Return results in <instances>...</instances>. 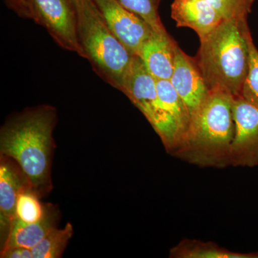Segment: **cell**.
I'll list each match as a JSON object with an SVG mask.
<instances>
[{"mask_svg":"<svg viewBox=\"0 0 258 258\" xmlns=\"http://www.w3.org/2000/svg\"><path fill=\"white\" fill-rule=\"evenodd\" d=\"M56 123L55 108L41 105L10 117L0 132L1 155L20 166L40 198L52 187L51 169L55 147L52 133Z\"/></svg>","mask_w":258,"mask_h":258,"instance_id":"6da1fadb","label":"cell"},{"mask_svg":"<svg viewBox=\"0 0 258 258\" xmlns=\"http://www.w3.org/2000/svg\"><path fill=\"white\" fill-rule=\"evenodd\" d=\"M234 96L221 88L210 90L191 117L187 132L171 155L200 167L230 166L235 134Z\"/></svg>","mask_w":258,"mask_h":258,"instance_id":"7a4b0ae2","label":"cell"},{"mask_svg":"<svg viewBox=\"0 0 258 258\" xmlns=\"http://www.w3.org/2000/svg\"><path fill=\"white\" fill-rule=\"evenodd\" d=\"M250 34L247 19H225L200 39L195 58L209 89L240 96L249 71Z\"/></svg>","mask_w":258,"mask_h":258,"instance_id":"3957f363","label":"cell"},{"mask_svg":"<svg viewBox=\"0 0 258 258\" xmlns=\"http://www.w3.org/2000/svg\"><path fill=\"white\" fill-rule=\"evenodd\" d=\"M80 45L93 71L119 90L134 55L110 30L93 0H73Z\"/></svg>","mask_w":258,"mask_h":258,"instance_id":"277c9868","label":"cell"},{"mask_svg":"<svg viewBox=\"0 0 258 258\" xmlns=\"http://www.w3.org/2000/svg\"><path fill=\"white\" fill-rule=\"evenodd\" d=\"M120 91L143 113L160 137L166 152L171 154L179 143V137L159 101L157 80L148 72L138 55H134Z\"/></svg>","mask_w":258,"mask_h":258,"instance_id":"5b68a950","label":"cell"},{"mask_svg":"<svg viewBox=\"0 0 258 258\" xmlns=\"http://www.w3.org/2000/svg\"><path fill=\"white\" fill-rule=\"evenodd\" d=\"M30 19L43 27L56 43L85 58L77 35L73 0H27Z\"/></svg>","mask_w":258,"mask_h":258,"instance_id":"8992f818","label":"cell"},{"mask_svg":"<svg viewBox=\"0 0 258 258\" xmlns=\"http://www.w3.org/2000/svg\"><path fill=\"white\" fill-rule=\"evenodd\" d=\"M235 134L230 149V166H258V108L242 96L234 97Z\"/></svg>","mask_w":258,"mask_h":258,"instance_id":"52a82bcc","label":"cell"},{"mask_svg":"<svg viewBox=\"0 0 258 258\" xmlns=\"http://www.w3.org/2000/svg\"><path fill=\"white\" fill-rule=\"evenodd\" d=\"M107 25L134 55H139L153 29L139 15L129 11L118 0H93Z\"/></svg>","mask_w":258,"mask_h":258,"instance_id":"ba28073f","label":"cell"},{"mask_svg":"<svg viewBox=\"0 0 258 258\" xmlns=\"http://www.w3.org/2000/svg\"><path fill=\"white\" fill-rule=\"evenodd\" d=\"M31 186L20 166L11 158L1 155L0 159V235L1 247L8 238L10 227L16 217L19 194Z\"/></svg>","mask_w":258,"mask_h":258,"instance_id":"9c48e42d","label":"cell"},{"mask_svg":"<svg viewBox=\"0 0 258 258\" xmlns=\"http://www.w3.org/2000/svg\"><path fill=\"white\" fill-rule=\"evenodd\" d=\"M169 81L184 101L191 117L206 99L210 89L195 57L186 55L179 47L176 53L175 67Z\"/></svg>","mask_w":258,"mask_h":258,"instance_id":"30bf717a","label":"cell"},{"mask_svg":"<svg viewBox=\"0 0 258 258\" xmlns=\"http://www.w3.org/2000/svg\"><path fill=\"white\" fill-rule=\"evenodd\" d=\"M177 43L166 31H153L144 42L139 57L156 80H170L175 67Z\"/></svg>","mask_w":258,"mask_h":258,"instance_id":"8fae6325","label":"cell"},{"mask_svg":"<svg viewBox=\"0 0 258 258\" xmlns=\"http://www.w3.org/2000/svg\"><path fill=\"white\" fill-rule=\"evenodd\" d=\"M171 15L176 26L192 29L200 39L210 33L224 20L208 0H174Z\"/></svg>","mask_w":258,"mask_h":258,"instance_id":"7c38bea8","label":"cell"},{"mask_svg":"<svg viewBox=\"0 0 258 258\" xmlns=\"http://www.w3.org/2000/svg\"><path fill=\"white\" fill-rule=\"evenodd\" d=\"M60 212L55 206L47 204L45 216L33 223H25L15 218L5 241L3 249L13 247H24L32 249L52 229L57 227Z\"/></svg>","mask_w":258,"mask_h":258,"instance_id":"4fadbf2b","label":"cell"},{"mask_svg":"<svg viewBox=\"0 0 258 258\" xmlns=\"http://www.w3.org/2000/svg\"><path fill=\"white\" fill-rule=\"evenodd\" d=\"M157 89L161 106L175 127L179 144L189 128L191 115L169 80H157Z\"/></svg>","mask_w":258,"mask_h":258,"instance_id":"5bb4252c","label":"cell"},{"mask_svg":"<svg viewBox=\"0 0 258 258\" xmlns=\"http://www.w3.org/2000/svg\"><path fill=\"white\" fill-rule=\"evenodd\" d=\"M174 258H258V252L242 253L231 251L210 242L185 239L169 251Z\"/></svg>","mask_w":258,"mask_h":258,"instance_id":"9a60e30c","label":"cell"},{"mask_svg":"<svg viewBox=\"0 0 258 258\" xmlns=\"http://www.w3.org/2000/svg\"><path fill=\"white\" fill-rule=\"evenodd\" d=\"M74 235L72 224H66L63 228L52 229L40 242L32 248L33 258H60L69 240Z\"/></svg>","mask_w":258,"mask_h":258,"instance_id":"2e32d148","label":"cell"},{"mask_svg":"<svg viewBox=\"0 0 258 258\" xmlns=\"http://www.w3.org/2000/svg\"><path fill=\"white\" fill-rule=\"evenodd\" d=\"M40 199L31 186L24 188L17 200L15 218L25 223H33L41 220L46 212L47 205H43Z\"/></svg>","mask_w":258,"mask_h":258,"instance_id":"e0dca14e","label":"cell"},{"mask_svg":"<svg viewBox=\"0 0 258 258\" xmlns=\"http://www.w3.org/2000/svg\"><path fill=\"white\" fill-rule=\"evenodd\" d=\"M122 6L139 15L154 32L166 31L159 15L161 0H118Z\"/></svg>","mask_w":258,"mask_h":258,"instance_id":"ac0fdd59","label":"cell"},{"mask_svg":"<svg viewBox=\"0 0 258 258\" xmlns=\"http://www.w3.org/2000/svg\"><path fill=\"white\" fill-rule=\"evenodd\" d=\"M249 66L248 74L242 86L240 96L258 108V50L249 35Z\"/></svg>","mask_w":258,"mask_h":258,"instance_id":"d6986e66","label":"cell"},{"mask_svg":"<svg viewBox=\"0 0 258 258\" xmlns=\"http://www.w3.org/2000/svg\"><path fill=\"white\" fill-rule=\"evenodd\" d=\"M225 19H247L255 0H208Z\"/></svg>","mask_w":258,"mask_h":258,"instance_id":"ffe728a7","label":"cell"},{"mask_svg":"<svg viewBox=\"0 0 258 258\" xmlns=\"http://www.w3.org/2000/svg\"><path fill=\"white\" fill-rule=\"evenodd\" d=\"M2 258H33L32 249L24 247H13L1 250Z\"/></svg>","mask_w":258,"mask_h":258,"instance_id":"44dd1931","label":"cell"},{"mask_svg":"<svg viewBox=\"0 0 258 258\" xmlns=\"http://www.w3.org/2000/svg\"><path fill=\"white\" fill-rule=\"evenodd\" d=\"M8 8L13 10L19 16L25 19H30L27 0H4Z\"/></svg>","mask_w":258,"mask_h":258,"instance_id":"7402d4cb","label":"cell"}]
</instances>
